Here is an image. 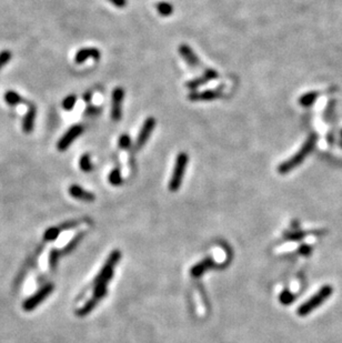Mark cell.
Here are the masks:
<instances>
[{"label":"cell","instance_id":"1","mask_svg":"<svg viewBox=\"0 0 342 343\" xmlns=\"http://www.w3.org/2000/svg\"><path fill=\"white\" fill-rule=\"evenodd\" d=\"M121 258L120 251L116 250L112 251L110 253L109 258L105 263V266L102 267L100 273L94 280V292H93V299H96L97 301L101 300V299L107 294V284L108 282L111 280L112 276H114L115 266L119 262Z\"/></svg>","mask_w":342,"mask_h":343},{"label":"cell","instance_id":"2","mask_svg":"<svg viewBox=\"0 0 342 343\" xmlns=\"http://www.w3.org/2000/svg\"><path fill=\"white\" fill-rule=\"evenodd\" d=\"M333 292V288L331 285H323L322 288H320L317 293L313 297H311L308 301H306L304 305H301L298 309V315L306 316L310 314L311 312L314 311L318 307L323 305L324 301L331 296Z\"/></svg>","mask_w":342,"mask_h":343},{"label":"cell","instance_id":"3","mask_svg":"<svg viewBox=\"0 0 342 343\" xmlns=\"http://www.w3.org/2000/svg\"><path fill=\"white\" fill-rule=\"evenodd\" d=\"M188 156L186 153H180L177 156L176 159V164L174 172H172V177L169 182V190L175 192V191L178 190L180 188L181 184H183L184 176L186 172V168H187L188 164Z\"/></svg>","mask_w":342,"mask_h":343},{"label":"cell","instance_id":"4","mask_svg":"<svg viewBox=\"0 0 342 343\" xmlns=\"http://www.w3.org/2000/svg\"><path fill=\"white\" fill-rule=\"evenodd\" d=\"M54 284H47L44 286L39 292L33 294L31 298H29L27 301L24 303V309L26 311H32L34 308L38 307L40 303L45 300V299L53 292Z\"/></svg>","mask_w":342,"mask_h":343},{"label":"cell","instance_id":"5","mask_svg":"<svg viewBox=\"0 0 342 343\" xmlns=\"http://www.w3.org/2000/svg\"><path fill=\"white\" fill-rule=\"evenodd\" d=\"M124 97V91L121 87H117L112 93V107H111V119L119 121L123 115V101Z\"/></svg>","mask_w":342,"mask_h":343},{"label":"cell","instance_id":"6","mask_svg":"<svg viewBox=\"0 0 342 343\" xmlns=\"http://www.w3.org/2000/svg\"><path fill=\"white\" fill-rule=\"evenodd\" d=\"M81 132H82V127L80 125H72V127L69 129L62 138H60V140L57 143L58 150L59 151L67 150L69 147L71 146V143L80 136Z\"/></svg>","mask_w":342,"mask_h":343},{"label":"cell","instance_id":"7","mask_svg":"<svg viewBox=\"0 0 342 343\" xmlns=\"http://www.w3.org/2000/svg\"><path fill=\"white\" fill-rule=\"evenodd\" d=\"M155 127V119L153 118V117H149V118H147L145 120L144 125H142V127L140 129V132L138 134L137 141H136V148L140 149L144 147L147 141H148L149 137L151 136V132H153V130Z\"/></svg>","mask_w":342,"mask_h":343},{"label":"cell","instance_id":"8","mask_svg":"<svg viewBox=\"0 0 342 343\" xmlns=\"http://www.w3.org/2000/svg\"><path fill=\"white\" fill-rule=\"evenodd\" d=\"M222 95V87L217 89H209L201 93H191L188 95L190 101H212L219 99Z\"/></svg>","mask_w":342,"mask_h":343},{"label":"cell","instance_id":"9","mask_svg":"<svg viewBox=\"0 0 342 343\" xmlns=\"http://www.w3.org/2000/svg\"><path fill=\"white\" fill-rule=\"evenodd\" d=\"M218 77H219L218 72L216 71L215 69L209 68V69H206L205 72H203V75L201 77H199V78H196V79L188 81L187 84H186V86H187L188 89L194 90V89L199 88V87L206 85L207 82H209L211 80L216 79V78H218Z\"/></svg>","mask_w":342,"mask_h":343},{"label":"cell","instance_id":"10","mask_svg":"<svg viewBox=\"0 0 342 343\" xmlns=\"http://www.w3.org/2000/svg\"><path fill=\"white\" fill-rule=\"evenodd\" d=\"M178 50L181 57L185 59V62H187L190 67L197 68L201 66L200 59H199L198 56L194 54V51L191 49V47L186 45V43H183V45L179 46Z\"/></svg>","mask_w":342,"mask_h":343},{"label":"cell","instance_id":"11","mask_svg":"<svg viewBox=\"0 0 342 343\" xmlns=\"http://www.w3.org/2000/svg\"><path fill=\"white\" fill-rule=\"evenodd\" d=\"M28 110L27 114H26L25 118L23 120V130L25 133H31L34 127V120H36V115H37V108L33 105L32 102H28Z\"/></svg>","mask_w":342,"mask_h":343},{"label":"cell","instance_id":"12","mask_svg":"<svg viewBox=\"0 0 342 343\" xmlns=\"http://www.w3.org/2000/svg\"><path fill=\"white\" fill-rule=\"evenodd\" d=\"M100 56H101L100 51H99L97 48H93V47L82 48V49H80L76 54L75 62H76V63L80 64V63H84L86 60L89 59V58L97 60V59L100 58Z\"/></svg>","mask_w":342,"mask_h":343},{"label":"cell","instance_id":"13","mask_svg":"<svg viewBox=\"0 0 342 343\" xmlns=\"http://www.w3.org/2000/svg\"><path fill=\"white\" fill-rule=\"evenodd\" d=\"M69 194H70L72 198L86 202H92L94 200V194L93 192H89V191L82 189L81 187L78 185L70 186V188H69Z\"/></svg>","mask_w":342,"mask_h":343},{"label":"cell","instance_id":"14","mask_svg":"<svg viewBox=\"0 0 342 343\" xmlns=\"http://www.w3.org/2000/svg\"><path fill=\"white\" fill-rule=\"evenodd\" d=\"M212 267H215V262L212 261L211 259H205V260H202L201 262H199L198 264H196V266L191 269V275L194 278L200 277Z\"/></svg>","mask_w":342,"mask_h":343},{"label":"cell","instance_id":"15","mask_svg":"<svg viewBox=\"0 0 342 343\" xmlns=\"http://www.w3.org/2000/svg\"><path fill=\"white\" fill-rule=\"evenodd\" d=\"M5 101L11 107H15L18 105H27V103L29 102L27 100H25V99L21 97L18 93H16V91L14 90H9L5 94Z\"/></svg>","mask_w":342,"mask_h":343},{"label":"cell","instance_id":"16","mask_svg":"<svg viewBox=\"0 0 342 343\" xmlns=\"http://www.w3.org/2000/svg\"><path fill=\"white\" fill-rule=\"evenodd\" d=\"M157 11L159 12V15H161L162 17H168L172 15L174 12V7H172L171 3L166 2V1H160L157 3Z\"/></svg>","mask_w":342,"mask_h":343},{"label":"cell","instance_id":"17","mask_svg":"<svg viewBox=\"0 0 342 343\" xmlns=\"http://www.w3.org/2000/svg\"><path fill=\"white\" fill-rule=\"evenodd\" d=\"M79 167L84 172H90L93 169V164L88 154L82 155L79 160Z\"/></svg>","mask_w":342,"mask_h":343},{"label":"cell","instance_id":"18","mask_svg":"<svg viewBox=\"0 0 342 343\" xmlns=\"http://www.w3.org/2000/svg\"><path fill=\"white\" fill-rule=\"evenodd\" d=\"M97 303H98V301L96 300V299L93 298L92 300H89L84 307L77 310V315H79V316L87 315L88 313H90V312L93 310V308L97 306Z\"/></svg>","mask_w":342,"mask_h":343},{"label":"cell","instance_id":"19","mask_svg":"<svg viewBox=\"0 0 342 343\" xmlns=\"http://www.w3.org/2000/svg\"><path fill=\"white\" fill-rule=\"evenodd\" d=\"M109 182L112 186H120L123 184V177H121V172L118 168L114 169L109 175Z\"/></svg>","mask_w":342,"mask_h":343},{"label":"cell","instance_id":"20","mask_svg":"<svg viewBox=\"0 0 342 343\" xmlns=\"http://www.w3.org/2000/svg\"><path fill=\"white\" fill-rule=\"evenodd\" d=\"M77 102V97L75 94H69L68 97L63 99L62 101V108L64 110H72L73 107H75Z\"/></svg>","mask_w":342,"mask_h":343},{"label":"cell","instance_id":"21","mask_svg":"<svg viewBox=\"0 0 342 343\" xmlns=\"http://www.w3.org/2000/svg\"><path fill=\"white\" fill-rule=\"evenodd\" d=\"M12 58V54L9 50H3L0 53V69L3 68L6 64L10 62Z\"/></svg>","mask_w":342,"mask_h":343},{"label":"cell","instance_id":"22","mask_svg":"<svg viewBox=\"0 0 342 343\" xmlns=\"http://www.w3.org/2000/svg\"><path fill=\"white\" fill-rule=\"evenodd\" d=\"M118 145L121 149H128L131 145L130 136H129V134H123V136L119 138Z\"/></svg>","mask_w":342,"mask_h":343},{"label":"cell","instance_id":"23","mask_svg":"<svg viewBox=\"0 0 342 343\" xmlns=\"http://www.w3.org/2000/svg\"><path fill=\"white\" fill-rule=\"evenodd\" d=\"M60 231H62L60 228H51L45 233V239L46 240H49V241L55 240V239L59 236Z\"/></svg>","mask_w":342,"mask_h":343},{"label":"cell","instance_id":"24","mask_svg":"<svg viewBox=\"0 0 342 343\" xmlns=\"http://www.w3.org/2000/svg\"><path fill=\"white\" fill-rule=\"evenodd\" d=\"M292 299H293V297L289 292H287V291H284V292L280 296V300H281V302L283 303V305H289V303H291Z\"/></svg>","mask_w":342,"mask_h":343},{"label":"cell","instance_id":"25","mask_svg":"<svg viewBox=\"0 0 342 343\" xmlns=\"http://www.w3.org/2000/svg\"><path fill=\"white\" fill-rule=\"evenodd\" d=\"M108 1L111 2L112 5L118 7V8H124L127 5V0H108Z\"/></svg>","mask_w":342,"mask_h":343},{"label":"cell","instance_id":"26","mask_svg":"<svg viewBox=\"0 0 342 343\" xmlns=\"http://www.w3.org/2000/svg\"><path fill=\"white\" fill-rule=\"evenodd\" d=\"M90 97H92V94H90V93H88L87 94H86V95H85V100H86V101H87V102H89V101H90Z\"/></svg>","mask_w":342,"mask_h":343}]
</instances>
